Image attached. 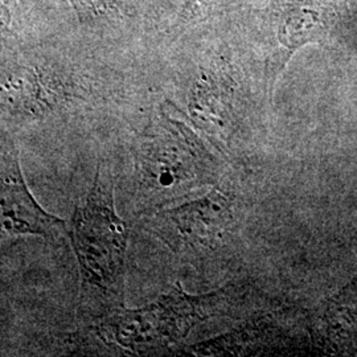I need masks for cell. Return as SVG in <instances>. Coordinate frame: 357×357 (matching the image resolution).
Listing matches in <instances>:
<instances>
[{
  "label": "cell",
  "mask_w": 357,
  "mask_h": 357,
  "mask_svg": "<svg viewBox=\"0 0 357 357\" xmlns=\"http://www.w3.org/2000/svg\"><path fill=\"white\" fill-rule=\"evenodd\" d=\"M135 176L143 199L168 203L216 180L215 159L176 107H165L135 149Z\"/></svg>",
  "instance_id": "1"
},
{
  "label": "cell",
  "mask_w": 357,
  "mask_h": 357,
  "mask_svg": "<svg viewBox=\"0 0 357 357\" xmlns=\"http://www.w3.org/2000/svg\"><path fill=\"white\" fill-rule=\"evenodd\" d=\"M69 236L84 281L110 290L123 273L128 231L115 212L113 187L101 168L88 196L76 208Z\"/></svg>",
  "instance_id": "2"
},
{
  "label": "cell",
  "mask_w": 357,
  "mask_h": 357,
  "mask_svg": "<svg viewBox=\"0 0 357 357\" xmlns=\"http://www.w3.org/2000/svg\"><path fill=\"white\" fill-rule=\"evenodd\" d=\"M216 295L192 296L176 286L155 303L137 310H121L103 324L114 343L131 352H151L176 344L209 317Z\"/></svg>",
  "instance_id": "3"
},
{
  "label": "cell",
  "mask_w": 357,
  "mask_h": 357,
  "mask_svg": "<svg viewBox=\"0 0 357 357\" xmlns=\"http://www.w3.org/2000/svg\"><path fill=\"white\" fill-rule=\"evenodd\" d=\"M228 218L229 200L215 188L200 199L160 211L155 217V228L175 250H196L221 238Z\"/></svg>",
  "instance_id": "4"
},
{
  "label": "cell",
  "mask_w": 357,
  "mask_h": 357,
  "mask_svg": "<svg viewBox=\"0 0 357 357\" xmlns=\"http://www.w3.org/2000/svg\"><path fill=\"white\" fill-rule=\"evenodd\" d=\"M1 229L7 236H40L57 238L65 222L47 213L28 190L19 165V153L13 143H3L1 151Z\"/></svg>",
  "instance_id": "5"
},
{
  "label": "cell",
  "mask_w": 357,
  "mask_h": 357,
  "mask_svg": "<svg viewBox=\"0 0 357 357\" xmlns=\"http://www.w3.org/2000/svg\"><path fill=\"white\" fill-rule=\"evenodd\" d=\"M82 13H101L110 10L119 0H72Z\"/></svg>",
  "instance_id": "6"
},
{
  "label": "cell",
  "mask_w": 357,
  "mask_h": 357,
  "mask_svg": "<svg viewBox=\"0 0 357 357\" xmlns=\"http://www.w3.org/2000/svg\"><path fill=\"white\" fill-rule=\"evenodd\" d=\"M212 0H184L183 8H181V16L184 20L195 17L196 15L202 13L204 8H208Z\"/></svg>",
  "instance_id": "7"
}]
</instances>
